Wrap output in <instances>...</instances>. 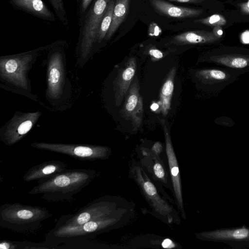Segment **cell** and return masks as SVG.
<instances>
[{"label": "cell", "instance_id": "3957f363", "mask_svg": "<svg viewBox=\"0 0 249 249\" xmlns=\"http://www.w3.org/2000/svg\"><path fill=\"white\" fill-rule=\"evenodd\" d=\"M134 217L130 215L116 216L91 220L79 226L53 228L46 234L45 240L58 245L88 240L126 226Z\"/></svg>", "mask_w": 249, "mask_h": 249}, {"label": "cell", "instance_id": "cb8c5ba5", "mask_svg": "<svg viewBox=\"0 0 249 249\" xmlns=\"http://www.w3.org/2000/svg\"><path fill=\"white\" fill-rule=\"evenodd\" d=\"M197 76L203 78H212L214 80H223L226 78V73L217 70H205L197 71Z\"/></svg>", "mask_w": 249, "mask_h": 249}, {"label": "cell", "instance_id": "ffe728a7", "mask_svg": "<svg viewBox=\"0 0 249 249\" xmlns=\"http://www.w3.org/2000/svg\"><path fill=\"white\" fill-rule=\"evenodd\" d=\"M115 1L111 0L108 3L106 12L100 24L97 37V42L101 43L110 27Z\"/></svg>", "mask_w": 249, "mask_h": 249}, {"label": "cell", "instance_id": "5b68a950", "mask_svg": "<svg viewBox=\"0 0 249 249\" xmlns=\"http://www.w3.org/2000/svg\"><path fill=\"white\" fill-rule=\"evenodd\" d=\"M129 176L138 186L157 217L168 224H180V220L176 210L162 198L144 167L135 160H132Z\"/></svg>", "mask_w": 249, "mask_h": 249}, {"label": "cell", "instance_id": "f546056e", "mask_svg": "<svg viewBox=\"0 0 249 249\" xmlns=\"http://www.w3.org/2000/svg\"><path fill=\"white\" fill-rule=\"evenodd\" d=\"M161 246L165 249H172L175 248L176 246L171 240L167 238L163 240Z\"/></svg>", "mask_w": 249, "mask_h": 249}, {"label": "cell", "instance_id": "4316f807", "mask_svg": "<svg viewBox=\"0 0 249 249\" xmlns=\"http://www.w3.org/2000/svg\"><path fill=\"white\" fill-rule=\"evenodd\" d=\"M222 60H226V62L229 64L230 66L236 68H244L248 64V60L241 56H235L231 57V59L227 58L226 59L223 58Z\"/></svg>", "mask_w": 249, "mask_h": 249}, {"label": "cell", "instance_id": "83f0119b", "mask_svg": "<svg viewBox=\"0 0 249 249\" xmlns=\"http://www.w3.org/2000/svg\"><path fill=\"white\" fill-rule=\"evenodd\" d=\"M148 53L154 60H159L163 57V53L155 48H152L149 50Z\"/></svg>", "mask_w": 249, "mask_h": 249}, {"label": "cell", "instance_id": "7402d4cb", "mask_svg": "<svg viewBox=\"0 0 249 249\" xmlns=\"http://www.w3.org/2000/svg\"><path fill=\"white\" fill-rule=\"evenodd\" d=\"M231 4L235 7L231 12V16L236 15L234 19L237 18L240 21H249V0H235Z\"/></svg>", "mask_w": 249, "mask_h": 249}, {"label": "cell", "instance_id": "9a60e30c", "mask_svg": "<svg viewBox=\"0 0 249 249\" xmlns=\"http://www.w3.org/2000/svg\"><path fill=\"white\" fill-rule=\"evenodd\" d=\"M219 28L221 27H215L212 32L196 30L184 32L175 36L168 44L181 45L211 42L221 36L217 34Z\"/></svg>", "mask_w": 249, "mask_h": 249}, {"label": "cell", "instance_id": "9c48e42d", "mask_svg": "<svg viewBox=\"0 0 249 249\" xmlns=\"http://www.w3.org/2000/svg\"><path fill=\"white\" fill-rule=\"evenodd\" d=\"M164 131L165 151L169 165L170 178L176 203L181 217L186 219V214L184 208L182 185L180 174L178 160L172 145L170 130L164 121H161Z\"/></svg>", "mask_w": 249, "mask_h": 249}, {"label": "cell", "instance_id": "1f68e13d", "mask_svg": "<svg viewBox=\"0 0 249 249\" xmlns=\"http://www.w3.org/2000/svg\"><path fill=\"white\" fill-rule=\"evenodd\" d=\"M242 41L245 43H249V31H246L242 33L241 35Z\"/></svg>", "mask_w": 249, "mask_h": 249}, {"label": "cell", "instance_id": "4dcf8cb0", "mask_svg": "<svg viewBox=\"0 0 249 249\" xmlns=\"http://www.w3.org/2000/svg\"><path fill=\"white\" fill-rule=\"evenodd\" d=\"M169 0L178 2L198 4V3H201L203 2L204 0Z\"/></svg>", "mask_w": 249, "mask_h": 249}, {"label": "cell", "instance_id": "5bb4252c", "mask_svg": "<svg viewBox=\"0 0 249 249\" xmlns=\"http://www.w3.org/2000/svg\"><path fill=\"white\" fill-rule=\"evenodd\" d=\"M154 9L160 14L177 18H196L201 15L202 9L175 5L163 0H149Z\"/></svg>", "mask_w": 249, "mask_h": 249}, {"label": "cell", "instance_id": "8fae6325", "mask_svg": "<svg viewBox=\"0 0 249 249\" xmlns=\"http://www.w3.org/2000/svg\"><path fill=\"white\" fill-rule=\"evenodd\" d=\"M67 163L52 160L37 164L29 168L22 176L26 182L47 178L67 169Z\"/></svg>", "mask_w": 249, "mask_h": 249}, {"label": "cell", "instance_id": "d6986e66", "mask_svg": "<svg viewBox=\"0 0 249 249\" xmlns=\"http://www.w3.org/2000/svg\"><path fill=\"white\" fill-rule=\"evenodd\" d=\"M58 244L46 241L41 243L29 241H14L7 240H1L0 243L1 249H62Z\"/></svg>", "mask_w": 249, "mask_h": 249}, {"label": "cell", "instance_id": "8992f818", "mask_svg": "<svg viewBox=\"0 0 249 249\" xmlns=\"http://www.w3.org/2000/svg\"><path fill=\"white\" fill-rule=\"evenodd\" d=\"M111 0H93L79 25L78 48L83 56L89 54L97 42L102 18Z\"/></svg>", "mask_w": 249, "mask_h": 249}, {"label": "cell", "instance_id": "ba28073f", "mask_svg": "<svg viewBox=\"0 0 249 249\" xmlns=\"http://www.w3.org/2000/svg\"><path fill=\"white\" fill-rule=\"evenodd\" d=\"M196 238L203 241L223 242L234 249L249 248V227L221 228L196 233Z\"/></svg>", "mask_w": 249, "mask_h": 249}, {"label": "cell", "instance_id": "52a82bcc", "mask_svg": "<svg viewBox=\"0 0 249 249\" xmlns=\"http://www.w3.org/2000/svg\"><path fill=\"white\" fill-rule=\"evenodd\" d=\"M31 146L33 148L64 154L85 161L107 160L111 153L110 148L102 145L33 142Z\"/></svg>", "mask_w": 249, "mask_h": 249}, {"label": "cell", "instance_id": "4fadbf2b", "mask_svg": "<svg viewBox=\"0 0 249 249\" xmlns=\"http://www.w3.org/2000/svg\"><path fill=\"white\" fill-rule=\"evenodd\" d=\"M9 3L14 8L38 18L49 21L56 20L55 15L43 0H10Z\"/></svg>", "mask_w": 249, "mask_h": 249}, {"label": "cell", "instance_id": "2e32d148", "mask_svg": "<svg viewBox=\"0 0 249 249\" xmlns=\"http://www.w3.org/2000/svg\"><path fill=\"white\" fill-rule=\"evenodd\" d=\"M148 153L153 164H151L149 162L142 160V165L145 166V168L149 171L156 181L161 183V185L170 188L168 172L162 160L159 156L155 154L151 150L150 152H148Z\"/></svg>", "mask_w": 249, "mask_h": 249}, {"label": "cell", "instance_id": "30bf717a", "mask_svg": "<svg viewBox=\"0 0 249 249\" xmlns=\"http://www.w3.org/2000/svg\"><path fill=\"white\" fill-rule=\"evenodd\" d=\"M122 111L123 116L131 121L134 130L140 127L143 118V103L137 76L134 78L128 90Z\"/></svg>", "mask_w": 249, "mask_h": 249}, {"label": "cell", "instance_id": "ac0fdd59", "mask_svg": "<svg viewBox=\"0 0 249 249\" xmlns=\"http://www.w3.org/2000/svg\"><path fill=\"white\" fill-rule=\"evenodd\" d=\"M131 0H116L110 27L105 37L108 40L113 36L126 18Z\"/></svg>", "mask_w": 249, "mask_h": 249}, {"label": "cell", "instance_id": "7a4b0ae2", "mask_svg": "<svg viewBox=\"0 0 249 249\" xmlns=\"http://www.w3.org/2000/svg\"><path fill=\"white\" fill-rule=\"evenodd\" d=\"M134 204L120 196L106 195L98 197L76 212L61 216L54 228L79 226L87 222L121 215H135Z\"/></svg>", "mask_w": 249, "mask_h": 249}, {"label": "cell", "instance_id": "e0dca14e", "mask_svg": "<svg viewBox=\"0 0 249 249\" xmlns=\"http://www.w3.org/2000/svg\"><path fill=\"white\" fill-rule=\"evenodd\" d=\"M176 68L173 67L169 71L160 92V110L162 115L165 116L170 109L171 99L174 87V79Z\"/></svg>", "mask_w": 249, "mask_h": 249}, {"label": "cell", "instance_id": "6da1fadb", "mask_svg": "<svg viewBox=\"0 0 249 249\" xmlns=\"http://www.w3.org/2000/svg\"><path fill=\"white\" fill-rule=\"evenodd\" d=\"M97 176V171L92 169H67L47 178L37 180L38 184L28 194H40L42 199L49 202L70 201Z\"/></svg>", "mask_w": 249, "mask_h": 249}, {"label": "cell", "instance_id": "484cf974", "mask_svg": "<svg viewBox=\"0 0 249 249\" xmlns=\"http://www.w3.org/2000/svg\"><path fill=\"white\" fill-rule=\"evenodd\" d=\"M93 0H77L78 25L81 23Z\"/></svg>", "mask_w": 249, "mask_h": 249}, {"label": "cell", "instance_id": "d4e9b609", "mask_svg": "<svg viewBox=\"0 0 249 249\" xmlns=\"http://www.w3.org/2000/svg\"><path fill=\"white\" fill-rule=\"evenodd\" d=\"M61 77L60 70L54 65L50 66L49 71V84L52 89L56 88Z\"/></svg>", "mask_w": 249, "mask_h": 249}, {"label": "cell", "instance_id": "603a6c76", "mask_svg": "<svg viewBox=\"0 0 249 249\" xmlns=\"http://www.w3.org/2000/svg\"><path fill=\"white\" fill-rule=\"evenodd\" d=\"M48 1L52 5L56 16L61 23L64 26L67 27L69 24V20L63 0H48Z\"/></svg>", "mask_w": 249, "mask_h": 249}, {"label": "cell", "instance_id": "f1b7e54d", "mask_svg": "<svg viewBox=\"0 0 249 249\" xmlns=\"http://www.w3.org/2000/svg\"><path fill=\"white\" fill-rule=\"evenodd\" d=\"M151 151H153L155 154L159 156L162 150V146L160 142H156L152 147Z\"/></svg>", "mask_w": 249, "mask_h": 249}, {"label": "cell", "instance_id": "44dd1931", "mask_svg": "<svg viewBox=\"0 0 249 249\" xmlns=\"http://www.w3.org/2000/svg\"><path fill=\"white\" fill-rule=\"evenodd\" d=\"M231 17L224 14H216L205 18H200L195 21L210 27H221L230 25V18Z\"/></svg>", "mask_w": 249, "mask_h": 249}, {"label": "cell", "instance_id": "7c38bea8", "mask_svg": "<svg viewBox=\"0 0 249 249\" xmlns=\"http://www.w3.org/2000/svg\"><path fill=\"white\" fill-rule=\"evenodd\" d=\"M137 68L136 58H129L125 63L124 67L120 71L115 79V103L117 106L121 105L123 100L134 78Z\"/></svg>", "mask_w": 249, "mask_h": 249}, {"label": "cell", "instance_id": "277c9868", "mask_svg": "<svg viewBox=\"0 0 249 249\" xmlns=\"http://www.w3.org/2000/svg\"><path fill=\"white\" fill-rule=\"evenodd\" d=\"M52 216L46 208L15 202L0 207V227L16 232L35 230Z\"/></svg>", "mask_w": 249, "mask_h": 249}]
</instances>
